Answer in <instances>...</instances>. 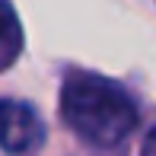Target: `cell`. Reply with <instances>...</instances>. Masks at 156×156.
Masks as SVG:
<instances>
[{
    "label": "cell",
    "instance_id": "cell-2",
    "mask_svg": "<svg viewBox=\"0 0 156 156\" xmlns=\"http://www.w3.org/2000/svg\"><path fill=\"white\" fill-rule=\"evenodd\" d=\"M45 144V124L32 105L6 99L3 102V150L13 156H32Z\"/></svg>",
    "mask_w": 156,
    "mask_h": 156
},
{
    "label": "cell",
    "instance_id": "cell-1",
    "mask_svg": "<svg viewBox=\"0 0 156 156\" xmlns=\"http://www.w3.org/2000/svg\"><path fill=\"white\" fill-rule=\"evenodd\" d=\"M61 115L93 147H118L137 127V105L127 89L96 73L67 76L61 93Z\"/></svg>",
    "mask_w": 156,
    "mask_h": 156
},
{
    "label": "cell",
    "instance_id": "cell-3",
    "mask_svg": "<svg viewBox=\"0 0 156 156\" xmlns=\"http://www.w3.org/2000/svg\"><path fill=\"white\" fill-rule=\"evenodd\" d=\"M19 54V23L13 6H6V29H3V67H10Z\"/></svg>",
    "mask_w": 156,
    "mask_h": 156
},
{
    "label": "cell",
    "instance_id": "cell-4",
    "mask_svg": "<svg viewBox=\"0 0 156 156\" xmlns=\"http://www.w3.org/2000/svg\"><path fill=\"white\" fill-rule=\"evenodd\" d=\"M144 156H156V127L147 134V140H144Z\"/></svg>",
    "mask_w": 156,
    "mask_h": 156
}]
</instances>
